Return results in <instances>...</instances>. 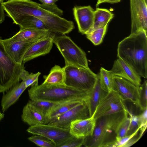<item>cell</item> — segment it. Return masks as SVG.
<instances>
[{
	"label": "cell",
	"instance_id": "obj_35",
	"mask_svg": "<svg viewBox=\"0 0 147 147\" xmlns=\"http://www.w3.org/2000/svg\"><path fill=\"white\" fill-rule=\"evenodd\" d=\"M129 115L130 121L126 136L132 134L139 128L138 115H134L130 111Z\"/></svg>",
	"mask_w": 147,
	"mask_h": 147
},
{
	"label": "cell",
	"instance_id": "obj_21",
	"mask_svg": "<svg viewBox=\"0 0 147 147\" xmlns=\"http://www.w3.org/2000/svg\"><path fill=\"white\" fill-rule=\"evenodd\" d=\"M113 17V14L109 10L105 8H96L94 11L93 26L89 32L108 25Z\"/></svg>",
	"mask_w": 147,
	"mask_h": 147
},
{
	"label": "cell",
	"instance_id": "obj_15",
	"mask_svg": "<svg viewBox=\"0 0 147 147\" xmlns=\"http://www.w3.org/2000/svg\"><path fill=\"white\" fill-rule=\"evenodd\" d=\"M113 76H119L139 86L141 84V77L128 64L118 58L116 60L111 69L109 70Z\"/></svg>",
	"mask_w": 147,
	"mask_h": 147
},
{
	"label": "cell",
	"instance_id": "obj_33",
	"mask_svg": "<svg viewBox=\"0 0 147 147\" xmlns=\"http://www.w3.org/2000/svg\"><path fill=\"white\" fill-rule=\"evenodd\" d=\"M138 117L139 128V134L141 138L147 127V108L143 111L140 114L138 115Z\"/></svg>",
	"mask_w": 147,
	"mask_h": 147
},
{
	"label": "cell",
	"instance_id": "obj_41",
	"mask_svg": "<svg viewBox=\"0 0 147 147\" xmlns=\"http://www.w3.org/2000/svg\"><path fill=\"white\" fill-rule=\"evenodd\" d=\"M7 0H1V1L2 2H4V1H7Z\"/></svg>",
	"mask_w": 147,
	"mask_h": 147
},
{
	"label": "cell",
	"instance_id": "obj_19",
	"mask_svg": "<svg viewBox=\"0 0 147 147\" xmlns=\"http://www.w3.org/2000/svg\"><path fill=\"white\" fill-rule=\"evenodd\" d=\"M51 32L48 30L27 28L20 30L11 38L4 39L7 42L21 40H38L49 34Z\"/></svg>",
	"mask_w": 147,
	"mask_h": 147
},
{
	"label": "cell",
	"instance_id": "obj_25",
	"mask_svg": "<svg viewBox=\"0 0 147 147\" xmlns=\"http://www.w3.org/2000/svg\"><path fill=\"white\" fill-rule=\"evenodd\" d=\"M18 25L20 27V30L27 28L48 30L41 20L30 15L24 17Z\"/></svg>",
	"mask_w": 147,
	"mask_h": 147
},
{
	"label": "cell",
	"instance_id": "obj_3",
	"mask_svg": "<svg viewBox=\"0 0 147 147\" xmlns=\"http://www.w3.org/2000/svg\"><path fill=\"white\" fill-rule=\"evenodd\" d=\"M128 113L121 112L101 117L96 120L92 135L85 137L83 145L87 147H111L116 140L118 127Z\"/></svg>",
	"mask_w": 147,
	"mask_h": 147
},
{
	"label": "cell",
	"instance_id": "obj_37",
	"mask_svg": "<svg viewBox=\"0 0 147 147\" xmlns=\"http://www.w3.org/2000/svg\"><path fill=\"white\" fill-rule=\"evenodd\" d=\"M3 2L0 0V24L4 21L5 17V11L2 5Z\"/></svg>",
	"mask_w": 147,
	"mask_h": 147
},
{
	"label": "cell",
	"instance_id": "obj_11",
	"mask_svg": "<svg viewBox=\"0 0 147 147\" xmlns=\"http://www.w3.org/2000/svg\"><path fill=\"white\" fill-rule=\"evenodd\" d=\"M131 34L147 31V0H130Z\"/></svg>",
	"mask_w": 147,
	"mask_h": 147
},
{
	"label": "cell",
	"instance_id": "obj_24",
	"mask_svg": "<svg viewBox=\"0 0 147 147\" xmlns=\"http://www.w3.org/2000/svg\"><path fill=\"white\" fill-rule=\"evenodd\" d=\"M83 101L85 102L82 99H75L59 102L49 114L48 117L49 121L51 119L63 113Z\"/></svg>",
	"mask_w": 147,
	"mask_h": 147
},
{
	"label": "cell",
	"instance_id": "obj_28",
	"mask_svg": "<svg viewBox=\"0 0 147 147\" xmlns=\"http://www.w3.org/2000/svg\"><path fill=\"white\" fill-rule=\"evenodd\" d=\"M108 25L102 28H98L93 30L86 34L87 38L94 45L100 44L102 42L106 33Z\"/></svg>",
	"mask_w": 147,
	"mask_h": 147
},
{
	"label": "cell",
	"instance_id": "obj_4",
	"mask_svg": "<svg viewBox=\"0 0 147 147\" xmlns=\"http://www.w3.org/2000/svg\"><path fill=\"white\" fill-rule=\"evenodd\" d=\"M30 99L44 100L56 102L80 99L86 102L90 94L75 88L66 85H50L42 83L31 86L28 90Z\"/></svg>",
	"mask_w": 147,
	"mask_h": 147
},
{
	"label": "cell",
	"instance_id": "obj_36",
	"mask_svg": "<svg viewBox=\"0 0 147 147\" xmlns=\"http://www.w3.org/2000/svg\"><path fill=\"white\" fill-rule=\"evenodd\" d=\"M139 131V128H138L132 134L126 136L117 140H115L111 147H123L131 138L138 134Z\"/></svg>",
	"mask_w": 147,
	"mask_h": 147
},
{
	"label": "cell",
	"instance_id": "obj_38",
	"mask_svg": "<svg viewBox=\"0 0 147 147\" xmlns=\"http://www.w3.org/2000/svg\"><path fill=\"white\" fill-rule=\"evenodd\" d=\"M121 0H97V1L96 4V6L97 7L100 4L107 3L111 4L117 3L120 2Z\"/></svg>",
	"mask_w": 147,
	"mask_h": 147
},
{
	"label": "cell",
	"instance_id": "obj_6",
	"mask_svg": "<svg viewBox=\"0 0 147 147\" xmlns=\"http://www.w3.org/2000/svg\"><path fill=\"white\" fill-rule=\"evenodd\" d=\"M65 74V83L90 95L98 78V75L89 68L70 64L63 67Z\"/></svg>",
	"mask_w": 147,
	"mask_h": 147
},
{
	"label": "cell",
	"instance_id": "obj_39",
	"mask_svg": "<svg viewBox=\"0 0 147 147\" xmlns=\"http://www.w3.org/2000/svg\"><path fill=\"white\" fill-rule=\"evenodd\" d=\"M42 4L49 5H53L59 0H39Z\"/></svg>",
	"mask_w": 147,
	"mask_h": 147
},
{
	"label": "cell",
	"instance_id": "obj_18",
	"mask_svg": "<svg viewBox=\"0 0 147 147\" xmlns=\"http://www.w3.org/2000/svg\"><path fill=\"white\" fill-rule=\"evenodd\" d=\"M21 118L30 126L47 124L49 121L47 115L39 112L28 103L23 107Z\"/></svg>",
	"mask_w": 147,
	"mask_h": 147
},
{
	"label": "cell",
	"instance_id": "obj_34",
	"mask_svg": "<svg viewBox=\"0 0 147 147\" xmlns=\"http://www.w3.org/2000/svg\"><path fill=\"white\" fill-rule=\"evenodd\" d=\"M85 137L77 138L74 137L67 140L60 147H80L83 145Z\"/></svg>",
	"mask_w": 147,
	"mask_h": 147
},
{
	"label": "cell",
	"instance_id": "obj_10",
	"mask_svg": "<svg viewBox=\"0 0 147 147\" xmlns=\"http://www.w3.org/2000/svg\"><path fill=\"white\" fill-rule=\"evenodd\" d=\"M89 117L86 103L83 101L63 113L51 119L48 124L63 128L69 129L72 122Z\"/></svg>",
	"mask_w": 147,
	"mask_h": 147
},
{
	"label": "cell",
	"instance_id": "obj_5",
	"mask_svg": "<svg viewBox=\"0 0 147 147\" xmlns=\"http://www.w3.org/2000/svg\"><path fill=\"white\" fill-rule=\"evenodd\" d=\"M0 37V93L9 90L19 82L24 64L14 62L6 52Z\"/></svg>",
	"mask_w": 147,
	"mask_h": 147
},
{
	"label": "cell",
	"instance_id": "obj_1",
	"mask_svg": "<svg viewBox=\"0 0 147 147\" xmlns=\"http://www.w3.org/2000/svg\"><path fill=\"white\" fill-rule=\"evenodd\" d=\"M2 5L7 16L16 25L24 17L30 15L41 20L51 32L65 35L75 28L73 21L61 17L63 11L55 4L49 5L31 0H8Z\"/></svg>",
	"mask_w": 147,
	"mask_h": 147
},
{
	"label": "cell",
	"instance_id": "obj_12",
	"mask_svg": "<svg viewBox=\"0 0 147 147\" xmlns=\"http://www.w3.org/2000/svg\"><path fill=\"white\" fill-rule=\"evenodd\" d=\"M114 90L117 91L125 100L132 102L139 108V86L122 78L113 76Z\"/></svg>",
	"mask_w": 147,
	"mask_h": 147
},
{
	"label": "cell",
	"instance_id": "obj_7",
	"mask_svg": "<svg viewBox=\"0 0 147 147\" xmlns=\"http://www.w3.org/2000/svg\"><path fill=\"white\" fill-rule=\"evenodd\" d=\"M53 43L63 56L65 65L89 68L85 52L69 37L65 35L55 36Z\"/></svg>",
	"mask_w": 147,
	"mask_h": 147
},
{
	"label": "cell",
	"instance_id": "obj_16",
	"mask_svg": "<svg viewBox=\"0 0 147 147\" xmlns=\"http://www.w3.org/2000/svg\"><path fill=\"white\" fill-rule=\"evenodd\" d=\"M2 41L10 57L16 63L21 64L23 63L24 56L27 50L38 40H21L11 42H6L3 39Z\"/></svg>",
	"mask_w": 147,
	"mask_h": 147
},
{
	"label": "cell",
	"instance_id": "obj_40",
	"mask_svg": "<svg viewBox=\"0 0 147 147\" xmlns=\"http://www.w3.org/2000/svg\"><path fill=\"white\" fill-rule=\"evenodd\" d=\"M4 114L3 113L0 111V121L4 118Z\"/></svg>",
	"mask_w": 147,
	"mask_h": 147
},
{
	"label": "cell",
	"instance_id": "obj_31",
	"mask_svg": "<svg viewBox=\"0 0 147 147\" xmlns=\"http://www.w3.org/2000/svg\"><path fill=\"white\" fill-rule=\"evenodd\" d=\"M130 121V119L129 115H125L119 124L117 129L116 140H117L126 135Z\"/></svg>",
	"mask_w": 147,
	"mask_h": 147
},
{
	"label": "cell",
	"instance_id": "obj_22",
	"mask_svg": "<svg viewBox=\"0 0 147 147\" xmlns=\"http://www.w3.org/2000/svg\"><path fill=\"white\" fill-rule=\"evenodd\" d=\"M104 92L101 88L98 76L97 80L86 102L88 109L90 117L93 115Z\"/></svg>",
	"mask_w": 147,
	"mask_h": 147
},
{
	"label": "cell",
	"instance_id": "obj_20",
	"mask_svg": "<svg viewBox=\"0 0 147 147\" xmlns=\"http://www.w3.org/2000/svg\"><path fill=\"white\" fill-rule=\"evenodd\" d=\"M26 88L24 82L22 81L14 84L6 93L3 94L1 101L3 113L18 100Z\"/></svg>",
	"mask_w": 147,
	"mask_h": 147
},
{
	"label": "cell",
	"instance_id": "obj_30",
	"mask_svg": "<svg viewBox=\"0 0 147 147\" xmlns=\"http://www.w3.org/2000/svg\"><path fill=\"white\" fill-rule=\"evenodd\" d=\"M29 140L37 146L42 147H56L55 143L52 141L43 136L34 135L28 138Z\"/></svg>",
	"mask_w": 147,
	"mask_h": 147
},
{
	"label": "cell",
	"instance_id": "obj_32",
	"mask_svg": "<svg viewBox=\"0 0 147 147\" xmlns=\"http://www.w3.org/2000/svg\"><path fill=\"white\" fill-rule=\"evenodd\" d=\"M139 108L143 111L147 108V83L146 80H144L139 86Z\"/></svg>",
	"mask_w": 147,
	"mask_h": 147
},
{
	"label": "cell",
	"instance_id": "obj_2",
	"mask_svg": "<svg viewBox=\"0 0 147 147\" xmlns=\"http://www.w3.org/2000/svg\"><path fill=\"white\" fill-rule=\"evenodd\" d=\"M117 56L128 64L141 77L147 78V32L130 34L118 44Z\"/></svg>",
	"mask_w": 147,
	"mask_h": 147
},
{
	"label": "cell",
	"instance_id": "obj_9",
	"mask_svg": "<svg viewBox=\"0 0 147 147\" xmlns=\"http://www.w3.org/2000/svg\"><path fill=\"white\" fill-rule=\"evenodd\" d=\"M27 131L33 135L45 137L53 142L56 147H60L65 142L74 136L69 129H65L48 124L30 126Z\"/></svg>",
	"mask_w": 147,
	"mask_h": 147
},
{
	"label": "cell",
	"instance_id": "obj_27",
	"mask_svg": "<svg viewBox=\"0 0 147 147\" xmlns=\"http://www.w3.org/2000/svg\"><path fill=\"white\" fill-rule=\"evenodd\" d=\"M28 103L39 112L48 116L51 110L59 102L44 100H30Z\"/></svg>",
	"mask_w": 147,
	"mask_h": 147
},
{
	"label": "cell",
	"instance_id": "obj_23",
	"mask_svg": "<svg viewBox=\"0 0 147 147\" xmlns=\"http://www.w3.org/2000/svg\"><path fill=\"white\" fill-rule=\"evenodd\" d=\"M43 84L50 85H66L63 67L55 65L52 68L49 74L43 76Z\"/></svg>",
	"mask_w": 147,
	"mask_h": 147
},
{
	"label": "cell",
	"instance_id": "obj_26",
	"mask_svg": "<svg viewBox=\"0 0 147 147\" xmlns=\"http://www.w3.org/2000/svg\"><path fill=\"white\" fill-rule=\"evenodd\" d=\"M98 75L100 87L104 91L108 92L114 90L113 76L109 70L101 67Z\"/></svg>",
	"mask_w": 147,
	"mask_h": 147
},
{
	"label": "cell",
	"instance_id": "obj_29",
	"mask_svg": "<svg viewBox=\"0 0 147 147\" xmlns=\"http://www.w3.org/2000/svg\"><path fill=\"white\" fill-rule=\"evenodd\" d=\"M40 74L41 73L40 72H38L35 74L31 73L30 74L25 69H24L21 73L20 79L24 82L27 88L30 86H32L38 85V78Z\"/></svg>",
	"mask_w": 147,
	"mask_h": 147
},
{
	"label": "cell",
	"instance_id": "obj_17",
	"mask_svg": "<svg viewBox=\"0 0 147 147\" xmlns=\"http://www.w3.org/2000/svg\"><path fill=\"white\" fill-rule=\"evenodd\" d=\"M96 122V120L93 116L76 120L71 123L69 132L71 135L77 138L90 136L93 132Z\"/></svg>",
	"mask_w": 147,
	"mask_h": 147
},
{
	"label": "cell",
	"instance_id": "obj_8",
	"mask_svg": "<svg viewBox=\"0 0 147 147\" xmlns=\"http://www.w3.org/2000/svg\"><path fill=\"white\" fill-rule=\"evenodd\" d=\"M125 100L115 90L104 92L95 111L92 116L95 120L103 116L124 112L129 114V111Z\"/></svg>",
	"mask_w": 147,
	"mask_h": 147
},
{
	"label": "cell",
	"instance_id": "obj_13",
	"mask_svg": "<svg viewBox=\"0 0 147 147\" xmlns=\"http://www.w3.org/2000/svg\"><path fill=\"white\" fill-rule=\"evenodd\" d=\"M55 36V33L51 32L34 43L25 53L23 63L24 64L35 58L49 53L52 48Z\"/></svg>",
	"mask_w": 147,
	"mask_h": 147
},
{
	"label": "cell",
	"instance_id": "obj_14",
	"mask_svg": "<svg viewBox=\"0 0 147 147\" xmlns=\"http://www.w3.org/2000/svg\"><path fill=\"white\" fill-rule=\"evenodd\" d=\"M73 11L79 32L86 34L92 27L94 10L89 5L75 6Z\"/></svg>",
	"mask_w": 147,
	"mask_h": 147
}]
</instances>
